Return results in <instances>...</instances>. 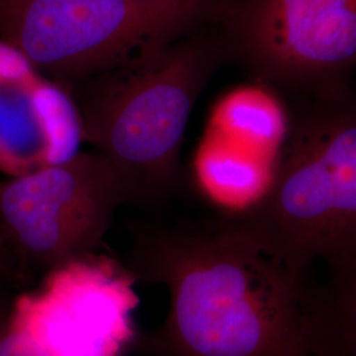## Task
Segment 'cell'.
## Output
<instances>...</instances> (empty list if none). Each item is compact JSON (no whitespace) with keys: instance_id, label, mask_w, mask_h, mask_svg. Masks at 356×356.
I'll return each instance as SVG.
<instances>
[{"instance_id":"cell-1","label":"cell","mask_w":356,"mask_h":356,"mask_svg":"<svg viewBox=\"0 0 356 356\" xmlns=\"http://www.w3.org/2000/svg\"><path fill=\"white\" fill-rule=\"evenodd\" d=\"M128 270L164 286V322L139 332L141 356H312L307 277L226 218L198 229H143Z\"/></svg>"},{"instance_id":"cell-2","label":"cell","mask_w":356,"mask_h":356,"mask_svg":"<svg viewBox=\"0 0 356 356\" xmlns=\"http://www.w3.org/2000/svg\"><path fill=\"white\" fill-rule=\"evenodd\" d=\"M273 186L226 218L296 273L356 261V90L301 97ZM223 218V216H220Z\"/></svg>"},{"instance_id":"cell-3","label":"cell","mask_w":356,"mask_h":356,"mask_svg":"<svg viewBox=\"0 0 356 356\" xmlns=\"http://www.w3.org/2000/svg\"><path fill=\"white\" fill-rule=\"evenodd\" d=\"M227 56L195 31L83 82V141L126 177L136 200L170 189L193 108Z\"/></svg>"},{"instance_id":"cell-4","label":"cell","mask_w":356,"mask_h":356,"mask_svg":"<svg viewBox=\"0 0 356 356\" xmlns=\"http://www.w3.org/2000/svg\"><path fill=\"white\" fill-rule=\"evenodd\" d=\"M231 0H0V40L60 83H83L188 36Z\"/></svg>"},{"instance_id":"cell-5","label":"cell","mask_w":356,"mask_h":356,"mask_svg":"<svg viewBox=\"0 0 356 356\" xmlns=\"http://www.w3.org/2000/svg\"><path fill=\"white\" fill-rule=\"evenodd\" d=\"M134 200L126 177L97 151L0 181V234L13 275L42 277L99 254L116 211Z\"/></svg>"},{"instance_id":"cell-6","label":"cell","mask_w":356,"mask_h":356,"mask_svg":"<svg viewBox=\"0 0 356 356\" xmlns=\"http://www.w3.org/2000/svg\"><path fill=\"white\" fill-rule=\"evenodd\" d=\"M220 22L227 61L282 95L341 89L356 70V0H231Z\"/></svg>"},{"instance_id":"cell-7","label":"cell","mask_w":356,"mask_h":356,"mask_svg":"<svg viewBox=\"0 0 356 356\" xmlns=\"http://www.w3.org/2000/svg\"><path fill=\"white\" fill-rule=\"evenodd\" d=\"M16 298L11 326L47 356H127L139 337L138 281L126 266L90 254L45 273Z\"/></svg>"},{"instance_id":"cell-8","label":"cell","mask_w":356,"mask_h":356,"mask_svg":"<svg viewBox=\"0 0 356 356\" xmlns=\"http://www.w3.org/2000/svg\"><path fill=\"white\" fill-rule=\"evenodd\" d=\"M82 143L69 90L0 40V172L16 177L61 163Z\"/></svg>"},{"instance_id":"cell-9","label":"cell","mask_w":356,"mask_h":356,"mask_svg":"<svg viewBox=\"0 0 356 356\" xmlns=\"http://www.w3.org/2000/svg\"><path fill=\"white\" fill-rule=\"evenodd\" d=\"M281 154L245 129L209 120L194 157L195 184L220 216H245L272 189Z\"/></svg>"},{"instance_id":"cell-10","label":"cell","mask_w":356,"mask_h":356,"mask_svg":"<svg viewBox=\"0 0 356 356\" xmlns=\"http://www.w3.org/2000/svg\"><path fill=\"white\" fill-rule=\"evenodd\" d=\"M304 307L312 356H356V261L326 267L316 286L306 281Z\"/></svg>"},{"instance_id":"cell-11","label":"cell","mask_w":356,"mask_h":356,"mask_svg":"<svg viewBox=\"0 0 356 356\" xmlns=\"http://www.w3.org/2000/svg\"><path fill=\"white\" fill-rule=\"evenodd\" d=\"M0 356H47L26 335L11 326L8 316H0Z\"/></svg>"},{"instance_id":"cell-12","label":"cell","mask_w":356,"mask_h":356,"mask_svg":"<svg viewBox=\"0 0 356 356\" xmlns=\"http://www.w3.org/2000/svg\"><path fill=\"white\" fill-rule=\"evenodd\" d=\"M0 273H10L13 275V267H11V260L10 254L7 251L4 239L0 234Z\"/></svg>"}]
</instances>
